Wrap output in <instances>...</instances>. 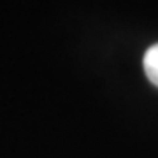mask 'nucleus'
<instances>
[{
	"label": "nucleus",
	"instance_id": "nucleus-1",
	"mask_svg": "<svg viewBox=\"0 0 158 158\" xmlns=\"http://www.w3.org/2000/svg\"><path fill=\"white\" fill-rule=\"evenodd\" d=\"M142 65H144V72H146L148 79L158 88V44L151 46L144 53Z\"/></svg>",
	"mask_w": 158,
	"mask_h": 158
}]
</instances>
